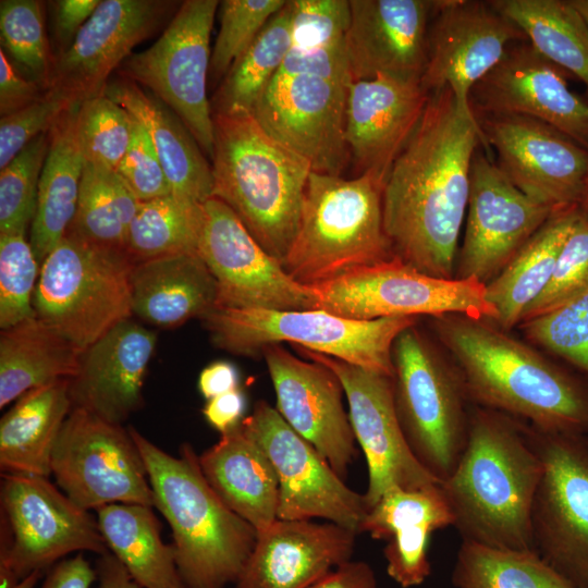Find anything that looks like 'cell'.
I'll return each mask as SVG.
<instances>
[{
    "mask_svg": "<svg viewBox=\"0 0 588 588\" xmlns=\"http://www.w3.org/2000/svg\"><path fill=\"white\" fill-rule=\"evenodd\" d=\"M481 146L487 148L475 115L460 109L453 91L431 93L383 189V225L394 257L428 275L454 278L471 161Z\"/></svg>",
    "mask_w": 588,
    "mask_h": 588,
    "instance_id": "obj_1",
    "label": "cell"
},
{
    "mask_svg": "<svg viewBox=\"0 0 588 588\" xmlns=\"http://www.w3.org/2000/svg\"><path fill=\"white\" fill-rule=\"evenodd\" d=\"M348 10L332 0H301L292 44L253 115L319 173L341 175L351 161L345 113L352 77L345 36Z\"/></svg>",
    "mask_w": 588,
    "mask_h": 588,
    "instance_id": "obj_2",
    "label": "cell"
},
{
    "mask_svg": "<svg viewBox=\"0 0 588 588\" xmlns=\"http://www.w3.org/2000/svg\"><path fill=\"white\" fill-rule=\"evenodd\" d=\"M491 322L461 314L431 317L468 400L543 431L588 433V382Z\"/></svg>",
    "mask_w": 588,
    "mask_h": 588,
    "instance_id": "obj_3",
    "label": "cell"
},
{
    "mask_svg": "<svg viewBox=\"0 0 588 588\" xmlns=\"http://www.w3.org/2000/svg\"><path fill=\"white\" fill-rule=\"evenodd\" d=\"M541 473L528 424L494 409L473 407L463 453L441 482L462 540L500 550L535 551L531 512Z\"/></svg>",
    "mask_w": 588,
    "mask_h": 588,
    "instance_id": "obj_4",
    "label": "cell"
},
{
    "mask_svg": "<svg viewBox=\"0 0 588 588\" xmlns=\"http://www.w3.org/2000/svg\"><path fill=\"white\" fill-rule=\"evenodd\" d=\"M155 495L168 522L176 566L185 588H226L238 579L257 540V530L233 512L205 478L189 443L174 456L135 428Z\"/></svg>",
    "mask_w": 588,
    "mask_h": 588,
    "instance_id": "obj_5",
    "label": "cell"
},
{
    "mask_svg": "<svg viewBox=\"0 0 588 588\" xmlns=\"http://www.w3.org/2000/svg\"><path fill=\"white\" fill-rule=\"evenodd\" d=\"M212 197L283 262L296 235L310 164L252 113L213 114Z\"/></svg>",
    "mask_w": 588,
    "mask_h": 588,
    "instance_id": "obj_6",
    "label": "cell"
},
{
    "mask_svg": "<svg viewBox=\"0 0 588 588\" xmlns=\"http://www.w3.org/2000/svg\"><path fill=\"white\" fill-rule=\"evenodd\" d=\"M384 185L369 172L347 180L311 171L284 270L310 286L394 258L383 225Z\"/></svg>",
    "mask_w": 588,
    "mask_h": 588,
    "instance_id": "obj_7",
    "label": "cell"
},
{
    "mask_svg": "<svg viewBox=\"0 0 588 588\" xmlns=\"http://www.w3.org/2000/svg\"><path fill=\"white\" fill-rule=\"evenodd\" d=\"M215 346L253 357L290 342L393 378L392 346L417 317L356 320L320 309L270 310L216 307L200 319Z\"/></svg>",
    "mask_w": 588,
    "mask_h": 588,
    "instance_id": "obj_8",
    "label": "cell"
},
{
    "mask_svg": "<svg viewBox=\"0 0 588 588\" xmlns=\"http://www.w3.org/2000/svg\"><path fill=\"white\" fill-rule=\"evenodd\" d=\"M125 250L66 232L40 265L34 292L36 317L81 351L131 319V273Z\"/></svg>",
    "mask_w": 588,
    "mask_h": 588,
    "instance_id": "obj_9",
    "label": "cell"
},
{
    "mask_svg": "<svg viewBox=\"0 0 588 588\" xmlns=\"http://www.w3.org/2000/svg\"><path fill=\"white\" fill-rule=\"evenodd\" d=\"M394 405L404 437L418 462L441 482L466 444L469 402L453 360L417 328H406L392 346Z\"/></svg>",
    "mask_w": 588,
    "mask_h": 588,
    "instance_id": "obj_10",
    "label": "cell"
},
{
    "mask_svg": "<svg viewBox=\"0 0 588 588\" xmlns=\"http://www.w3.org/2000/svg\"><path fill=\"white\" fill-rule=\"evenodd\" d=\"M0 588L74 552H109L97 517L75 504L48 477L2 474Z\"/></svg>",
    "mask_w": 588,
    "mask_h": 588,
    "instance_id": "obj_11",
    "label": "cell"
},
{
    "mask_svg": "<svg viewBox=\"0 0 588 588\" xmlns=\"http://www.w3.org/2000/svg\"><path fill=\"white\" fill-rule=\"evenodd\" d=\"M220 1L185 0L147 49L118 69L162 100L184 123L204 154L213 156V114L207 97L210 35Z\"/></svg>",
    "mask_w": 588,
    "mask_h": 588,
    "instance_id": "obj_12",
    "label": "cell"
},
{
    "mask_svg": "<svg viewBox=\"0 0 588 588\" xmlns=\"http://www.w3.org/2000/svg\"><path fill=\"white\" fill-rule=\"evenodd\" d=\"M317 308L356 320L461 314L497 322L486 285L428 275L394 257L310 285Z\"/></svg>",
    "mask_w": 588,
    "mask_h": 588,
    "instance_id": "obj_13",
    "label": "cell"
},
{
    "mask_svg": "<svg viewBox=\"0 0 588 588\" xmlns=\"http://www.w3.org/2000/svg\"><path fill=\"white\" fill-rule=\"evenodd\" d=\"M529 429L542 463L531 512L535 551L573 588H588V433Z\"/></svg>",
    "mask_w": 588,
    "mask_h": 588,
    "instance_id": "obj_14",
    "label": "cell"
},
{
    "mask_svg": "<svg viewBox=\"0 0 588 588\" xmlns=\"http://www.w3.org/2000/svg\"><path fill=\"white\" fill-rule=\"evenodd\" d=\"M58 487L90 511L115 503L155 507L145 462L128 427L72 408L51 457Z\"/></svg>",
    "mask_w": 588,
    "mask_h": 588,
    "instance_id": "obj_15",
    "label": "cell"
},
{
    "mask_svg": "<svg viewBox=\"0 0 588 588\" xmlns=\"http://www.w3.org/2000/svg\"><path fill=\"white\" fill-rule=\"evenodd\" d=\"M196 250L217 282V307L317 308L315 290L294 280L218 198L200 205Z\"/></svg>",
    "mask_w": 588,
    "mask_h": 588,
    "instance_id": "obj_16",
    "label": "cell"
},
{
    "mask_svg": "<svg viewBox=\"0 0 588 588\" xmlns=\"http://www.w3.org/2000/svg\"><path fill=\"white\" fill-rule=\"evenodd\" d=\"M241 427L274 467L279 480L278 519L321 518L359 532L367 513L364 495L346 486L277 408L264 400L257 402Z\"/></svg>",
    "mask_w": 588,
    "mask_h": 588,
    "instance_id": "obj_17",
    "label": "cell"
},
{
    "mask_svg": "<svg viewBox=\"0 0 588 588\" xmlns=\"http://www.w3.org/2000/svg\"><path fill=\"white\" fill-rule=\"evenodd\" d=\"M309 360L340 379L356 442L365 454L367 511L392 488L415 490L441 485L415 457L404 437L394 405L393 378L297 346Z\"/></svg>",
    "mask_w": 588,
    "mask_h": 588,
    "instance_id": "obj_18",
    "label": "cell"
},
{
    "mask_svg": "<svg viewBox=\"0 0 588 588\" xmlns=\"http://www.w3.org/2000/svg\"><path fill=\"white\" fill-rule=\"evenodd\" d=\"M485 149L479 147L471 161L466 228L454 278L486 285L559 211L515 187Z\"/></svg>",
    "mask_w": 588,
    "mask_h": 588,
    "instance_id": "obj_19",
    "label": "cell"
},
{
    "mask_svg": "<svg viewBox=\"0 0 588 588\" xmlns=\"http://www.w3.org/2000/svg\"><path fill=\"white\" fill-rule=\"evenodd\" d=\"M497 166L530 199L556 211L579 208L588 150L551 125L519 114H474Z\"/></svg>",
    "mask_w": 588,
    "mask_h": 588,
    "instance_id": "obj_20",
    "label": "cell"
},
{
    "mask_svg": "<svg viewBox=\"0 0 588 588\" xmlns=\"http://www.w3.org/2000/svg\"><path fill=\"white\" fill-rule=\"evenodd\" d=\"M429 25L427 60L420 77L433 93L449 87L462 111L474 114L470 91L524 33L489 1L436 0Z\"/></svg>",
    "mask_w": 588,
    "mask_h": 588,
    "instance_id": "obj_21",
    "label": "cell"
},
{
    "mask_svg": "<svg viewBox=\"0 0 588 588\" xmlns=\"http://www.w3.org/2000/svg\"><path fill=\"white\" fill-rule=\"evenodd\" d=\"M163 0H101L72 46L54 59L47 89L71 103L103 94L111 74L177 5Z\"/></svg>",
    "mask_w": 588,
    "mask_h": 588,
    "instance_id": "obj_22",
    "label": "cell"
},
{
    "mask_svg": "<svg viewBox=\"0 0 588 588\" xmlns=\"http://www.w3.org/2000/svg\"><path fill=\"white\" fill-rule=\"evenodd\" d=\"M261 355L281 417L345 480L357 456V442L338 376L320 363L299 359L280 344L266 346Z\"/></svg>",
    "mask_w": 588,
    "mask_h": 588,
    "instance_id": "obj_23",
    "label": "cell"
},
{
    "mask_svg": "<svg viewBox=\"0 0 588 588\" xmlns=\"http://www.w3.org/2000/svg\"><path fill=\"white\" fill-rule=\"evenodd\" d=\"M566 73L528 41L513 44L471 89V111L540 120L588 150V102L568 88Z\"/></svg>",
    "mask_w": 588,
    "mask_h": 588,
    "instance_id": "obj_24",
    "label": "cell"
},
{
    "mask_svg": "<svg viewBox=\"0 0 588 588\" xmlns=\"http://www.w3.org/2000/svg\"><path fill=\"white\" fill-rule=\"evenodd\" d=\"M429 97L417 76L380 74L351 83L345 139L357 175L369 172L387 182Z\"/></svg>",
    "mask_w": 588,
    "mask_h": 588,
    "instance_id": "obj_25",
    "label": "cell"
},
{
    "mask_svg": "<svg viewBox=\"0 0 588 588\" xmlns=\"http://www.w3.org/2000/svg\"><path fill=\"white\" fill-rule=\"evenodd\" d=\"M345 36L352 82L380 74L421 77L436 0H350Z\"/></svg>",
    "mask_w": 588,
    "mask_h": 588,
    "instance_id": "obj_26",
    "label": "cell"
},
{
    "mask_svg": "<svg viewBox=\"0 0 588 588\" xmlns=\"http://www.w3.org/2000/svg\"><path fill=\"white\" fill-rule=\"evenodd\" d=\"M157 344L155 331L127 319L85 348L70 379L72 408L113 424L144 405L143 387Z\"/></svg>",
    "mask_w": 588,
    "mask_h": 588,
    "instance_id": "obj_27",
    "label": "cell"
},
{
    "mask_svg": "<svg viewBox=\"0 0 588 588\" xmlns=\"http://www.w3.org/2000/svg\"><path fill=\"white\" fill-rule=\"evenodd\" d=\"M356 534L330 522L277 519L257 531L235 588H308L351 560Z\"/></svg>",
    "mask_w": 588,
    "mask_h": 588,
    "instance_id": "obj_28",
    "label": "cell"
},
{
    "mask_svg": "<svg viewBox=\"0 0 588 588\" xmlns=\"http://www.w3.org/2000/svg\"><path fill=\"white\" fill-rule=\"evenodd\" d=\"M453 515L441 485L406 490L392 488L367 511L359 532L384 540L388 575L401 587L421 585L431 573L430 535L453 526Z\"/></svg>",
    "mask_w": 588,
    "mask_h": 588,
    "instance_id": "obj_29",
    "label": "cell"
},
{
    "mask_svg": "<svg viewBox=\"0 0 588 588\" xmlns=\"http://www.w3.org/2000/svg\"><path fill=\"white\" fill-rule=\"evenodd\" d=\"M106 96L122 106L146 130L171 187V194L194 204L212 197V169L182 120L157 96L117 76Z\"/></svg>",
    "mask_w": 588,
    "mask_h": 588,
    "instance_id": "obj_30",
    "label": "cell"
},
{
    "mask_svg": "<svg viewBox=\"0 0 588 588\" xmlns=\"http://www.w3.org/2000/svg\"><path fill=\"white\" fill-rule=\"evenodd\" d=\"M131 293L133 315L160 328L201 319L218 302L217 282L197 252L135 262Z\"/></svg>",
    "mask_w": 588,
    "mask_h": 588,
    "instance_id": "obj_31",
    "label": "cell"
},
{
    "mask_svg": "<svg viewBox=\"0 0 588 588\" xmlns=\"http://www.w3.org/2000/svg\"><path fill=\"white\" fill-rule=\"evenodd\" d=\"M201 471L218 497L257 531L278 519L279 480L261 448L241 424L221 433L198 455Z\"/></svg>",
    "mask_w": 588,
    "mask_h": 588,
    "instance_id": "obj_32",
    "label": "cell"
},
{
    "mask_svg": "<svg viewBox=\"0 0 588 588\" xmlns=\"http://www.w3.org/2000/svg\"><path fill=\"white\" fill-rule=\"evenodd\" d=\"M81 103H72L49 130L29 244L41 265L60 243L76 213L85 158L78 136Z\"/></svg>",
    "mask_w": 588,
    "mask_h": 588,
    "instance_id": "obj_33",
    "label": "cell"
},
{
    "mask_svg": "<svg viewBox=\"0 0 588 588\" xmlns=\"http://www.w3.org/2000/svg\"><path fill=\"white\" fill-rule=\"evenodd\" d=\"M70 379L20 396L0 420L2 474L49 477L59 432L72 409Z\"/></svg>",
    "mask_w": 588,
    "mask_h": 588,
    "instance_id": "obj_34",
    "label": "cell"
},
{
    "mask_svg": "<svg viewBox=\"0 0 588 588\" xmlns=\"http://www.w3.org/2000/svg\"><path fill=\"white\" fill-rule=\"evenodd\" d=\"M82 352L36 316L1 330L0 407L35 388L73 378Z\"/></svg>",
    "mask_w": 588,
    "mask_h": 588,
    "instance_id": "obj_35",
    "label": "cell"
},
{
    "mask_svg": "<svg viewBox=\"0 0 588 588\" xmlns=\"http://www.w3.org/2000/svg\"><path fill=\"white\" fill-rule=\"evenodd\" d=\"M578 213L579 208L554 213L486 284L487 298L499 313L495 323L500 329L510 332L519 326L527 307L544 290Z\"/></svg>",
    "mask_w": 588,
    "mask_h": 588,
    "instance_id": "obj_36",
    "label": "cell"
},
{
    "mask_svg": "<svg viewBox=\"0 0 588 588\" xmlns=\"http://www.w3.org/2000/svg\"><path fill=\"white\" fill-rule=\"evenodd\" d=\"M107 547L142 588H185L173 544L163 542L151 506L115 503L96 510Z\"/></svg>",
    "mask_w": 588,
    "mask_h": 588,
    "instance_id": "obj_37",
    "label": "cell"
},
{
    "mask_svg": "<svg viewBox=\"0 0 588 588\" xmlns=\"http://www.w3.org/2000/svg\"><path fill=\"white\" fill-rule=\"evenodd\" d=\"M546 59L577 76L588 90V25L571 0H493Z\"/></svg>",
    "mask_w": 588,
    "mask_h": 588,
    "instance_id": "obj_38",
    "label": "cell"
},
{
    "mask_svg": "<svg viewBox=\"0 0 588 588\" xmlns=\"http://www.w3.org/2000/svg\"><path fill=\"white\" fill-rule=\"evenodd\" d=\"M292 44V0L275 13L233 63L212 99V114L253 113Z\"/></svg>",
    "mask_w": 588,
    "mask_h": 588,
    "instance_id": "obj_39",
    "label": "cell"
},
{
    "mask_svg": "<svg viewBox=\"0 0 588 588\" xmlns=\"http://www.w3.org/2000/svg\"><path fill=\"white\" fill-rule=\"evenodd\" d=\"M139 204L117 171L85 162L76 213L68 232L99 246L125 250Z\"/></svg>",
    "mask_w": 588,
    "mask_h": 588,
    "instance_id": "obj_40",
    "label": "cell"
},
{
    "mask_svg": "<svg viewBox=\"0 0 588 588\" xmlns=\"http://www.w3.org/2000/svg\"><path fill=\"white\" fill-rule=\"evenodd\" d=\"M455 588H573L535 551L463 541L452 571Z\"/></svg>",
    "mask_w": 588,
    "mask_h": 588,
    "instance_id": "obj_41",
    "label": "cell"
},
{
    "mask_svg": "<svg viewBox=\"0 0 588 588\" xmlns=\"http://www.w3.org/2000/svg\"><path fill=\"white\" fill-rule=\"evenodd\" d=\"M200 205L172 194L140 201L125 252L135 262L197 252Z\"/></svg>",
    "mask_w": 588,
    "mask_h": 588,
    "instance_id": "obj_42",
    "label": "cell"
},
{
    "mask_svg": "<svg viewBox=\"0 0 588 588\" xmlns=\"http://www.w3.org/2000/svg\"><path fill=\"white\" fill-rule=\"evenodd\" d=\"M0 37L1 49L19 71L47 90L53 56L46 36L42 2L1 0Z\"/></svg>",
    "mask_w": 588,
    "mask_h": 588,
    "instance_id": "obj_43",
    "label": "cell"
},
{
    "mask_svg": "<svg viewBox=\"0 0 588 588\" xmlns=\"http://www.w3.org/2000/svg\"><path fill=\"white\" fill-rule=\"evenodd\" d=\"M49 132L25 146L0 170V233L25 234L34 220Z\"/></svg>",
    "mask_w": 588,
    "mask_h": 588,
    "instance_id": "obj_44",
    "label": "cell"
},
{
    "mask_svg": "<svg viewBox=\"0 0 588 588\" xmlns=\"http://www.w3.org/2000/svg\"><path fill=\"white\" fill-rule=\"evenodd\" d=\"M132 115L105 94L81 103L78 136L85 162L117 171L132 136Z\"/></svg>",
    "mask_w": 588,
    "mask_h": 588,
    "instance_id": "obj_45",
    "label": "cell"
},
{
    "mask_svg": "<svg viewBox=\"0 0 588 588\" xmlns=\"http://www.w3.org/2000/svg\"><path fill=\"white\" fill-rule=\"evenodd\" d=\"M285 0H223L219 3L220 27L211 50L209 76L222 81L233 63L249 47Z\"/></svg>",
    "mask_w": 588,
    "mask_h": 588,
    "instance_id": "obj_46",
    "label": "cell"
},
{
    "mask_svg": "<svg viewBox=\"0 0 588 588\" xmlns=\"http://www.w3.org/2000/svg\"><path fill=\"white\" fill-rule=\"evenodd\" d=\"M38 262L25 234L0 233V328L35 317L33 297L39 277Z\"/></svg>",
    "mask_w": 588,
    "mask_h": 588,
    "instance_id": "obj_47",
    "label": "cell"
},
{
    "mask_svg": "<svg viewBox=\"0 0 588 588\" xmlns=\"http://www.w3.org/2000/svg\"><path fill=\"white\" fill-rule=\"evenodd\" d=\"M531 343L568 362L588 376V291L548 314L522 322Z\"/></svg>",
    "mask_w": 588,
    "mask_h": 588,
    "instance_id": "obj_48",
    "label": "cell"
},
{
    "mask_svg": "<svg viewBox=\"0 0 588 588\" xmlns=\"http://www.w3.org/2000/svg\"><path fill=\"white\" fill-rule=\"evenodd\" d=\"M588 291V216L579 210L541 294L527 307L522 322L548 314ZM519 323V324H520Z\"/></svg>",
    "mask_w": 588,
    "mask_h": 588,
    "instance_id": "obj_49",
    "label": "cell"
},
{
    "mask_svg": "<svg viewBox=\"0 0 588 588\" xmlns=\"http://www.w3.org/2000/svg\"><path fill=\"white\" fill-rule=\"evenodd\" d=\"M72 103L47 89L30 105L0 119V170L37 136L49 132Z\"/></svg>",
    "mask_w": 588,
    "mask_h": 588,
    "instance_id": "obj_50",
    "label": "cell"
},
{
    "mask_svg": "<svg viewBox=\"0 0 588 588\" xmlns=\"http://www.w3.org/2000/svg\"><path fill=\"white\" fill-rule=\"evenodd\" d=\"M117 172L139 201L171 194L170 184L154 145L146 130L134 118L130 146Z\"/></svg>",
    "mask_w": 588,
    "mask_h": 588,
    "instance_id": "obj_51",
    "label": "cell"
},
{
    "mask_svg": "<svg viewBox=\"0 0 588 588\" xmlns=\"http://www.w3.org/2000/svg\"><path fill=\"white\" fill-rule=\"evenodd\" d=\"M101 0H58L52 3V35L56 58L64 53Z\"/></svg>",
    "mask_w": 588,
    "mask_h": 588,
    "instance_id": "obj_52",
    "label": "cell"
},
{
    "mask_svg": "<svg viewBox=\"0 0 588 588\" xmlns=\"http://www.w3.org/2000/svg\"><path fill=\"white\" fill-rule=\"evenodd\" d=\"M46 90L24 76L0 49V114H11L36 101Z\"/></svg>",
    "mask_w": 588,
    "mask_h": 588,
    "instance_id": "obj_53",
    "label": "cell"
},
{
    "mask_svg": "<svg viewBox=\"0 0 588 588\" xmlns=\"http://www.w3.org/2000/svg\"><path fill=\"white\" fill-rule=\"evenodd\" d=\"M245 409L246 396L238 388L208 400L203 415L212 428L224 433L243 421Z\"/></svg>",
    "mask_w": 588,
    "mask_h": 588,
    "instance_id": "obj_54",
    "label": "cell"
},
{
    "mask_svg": "<svg viewBox=\"0 0 588 588\" xmlns=\"http://www.w3.org/2000/svg\"><path fill=\"white\" fill-rule=\"evenodd\" d=\"M96 579V569L78 553L50 567L41 588H89Z\"/></svg>",
    "mask_w": 588,
    "mask_h": 588,
    "instance_id": "obj_55",
    "label": "cell"
},
{
    "mask_svg": "<svg viewBox=\"0 0 588 588\" xmlns=\"http://www.w3.org/2000/svg\"><path fill=\"white\" fill-rule=\"evenodd\" d=\"M308 588H380L371 566L364 561H347Z\"/></svg>",
    "mask_w": 588,
    "mask_h": 588,
    "instance_id": "obj_56",
    "label": "cell"
},
{
    "mask_svg": "<svg viewBox=\"0 0 588 588\" xmlns=\"http://www.w3.org/2000/svg\"><path fill=\"white\" fill-rule=\"evenodd\" d=\"M199 393L208 401L240 388V373L234 364L217 360L206 366L197 382Z\"/></svg>",
    "mask_w": 588,
    "mask_h": 588,
    "instance_id": "obj_57",
    "label": "cell"
},
{
    "mask_svg": "<svg viewBox=\"0 0 588 588\" xmlns=\"http://www.w3.org/2000/svg\"><path fill=\"white\" fill-rule=\"evenodd\" d=\"M95 569L98 579L97 588H142L110 551L99 555Z\"/></svg>",
    "mask_w": 588,
    "mask_h": 588,
    "instance_id": "obj_58",
    "label": "cell"
},
{
    "mask_svg": "<svg viewBox=\"0 0 588 588\" xmlns=\"http://www.w3.org/2000/svg\"><path fill=\"white\" fill-rule=\"evenodd\" d=\"M42 572H34L20 580L14 587L12 588H34L40 578Z\"/></svg>",
    "mask_w": 588,
    "mask_h": 588,
    "instance_id": "obj_59",
    "label": "cell"
},
{
    "mask_svg": "<svg viewBox=\"0 0 588 588\" xmlns=\"http://www.w3.org/2000/svg\"><path fill=\"white\" fill-rule=\"evenodd\" d=\"M571 3L579 12L588 25V0H571Z\"/></svg>",
    "mask_w": 588,
    "mask_h": 588,
    "instance_id": "obj_60",
    "label": "cell"
},
{
    "mask_svg": "<svg viewBox=\"0 0 588 588\" xmlns=\"http://www.w3.org/2000/svg\"><path fill=\"white\" fill-rule=\"evenodd\" d=\"M579 210L588 216V174L586 177L583 196L579 204Z\"/></svg>",
    "mask_w": 588,
    "mask_h": 588,
    "instance_id": "obj_61",
    "label": "cell"
}]
</instances>
